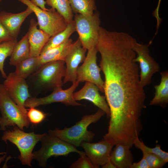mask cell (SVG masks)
<instances>
[{"instance_id": "16", "label": "cell", "mask_w": 168, "mask_h": 168, "mask_svg": "<svg viewBox=\"0 0 168 168\" xmlns=\"http://www.w3.org/2000/svg\"><path fill=\"white\" fill-rule=\"evenodd\" d=\"M30 23L27 33L30 45V56L38 57L51 36L44 31L37 28V22L34 19H30Z\"/></svg>"}, {"instance_id": "35", "label": "cell", "mask_w": 168, "mask_h": 168, "mask_svg": "<svg viewBox=\"0 0 168 168\" xmlns=\"http://www.w3.org/2000/svg\"><path fill=\"white\" fill-rule=\"evenodd\" d=\"M101 167L103 168H116L111 161L110 156L106 163Z\"/></svg>"}, {"instance_id": "25", "label": "cell", "mask_w": 168, "mask_h": 168, "mask_svg": "<svg viewBox=\"0 0 168 168\" xmlns=\"http://www.w3.org/2000/svg\"><path fill=\"white\" fill-rule=\"evenodd\" d=\"M46 4L56 10L68 24L73 20V15L68 0H45Z\"/></svg>"}, {"instance_id": "11", "label": "cell", "mask_w": 168, "mask_h": 168, "mask_svg": "<svg viewBox=\"0 0 168 168\" xmlns=\"http://www.w3.org/2000/svg\"><path fill=\"white\" fill-rule=\"evenodd\" d=\"M79 83L76 81L72 83L70 87L65 90H63L62 87L57 88L50 95L43 97H30L26 101L25 107H35L55 102H61L67 106L81 105H82L77 102L73 97V93Z\"/></svg>"}, {"instance_id": "24", "label": "cell", "mask_w": 168, "mask_h": 168, "mask_svg": "<svg viewBox=\"0 0 168 168\" xmlns=\"http://www.w3.org/2000/svg\"><path fill=\"white\" fill-rule=\"evenodd\" d=\"M73 12L86 16L92 15L96 9V0H68Z\"/></svg>"}, {"instance_id": "21", "label": "cell", "mask_w": 168, "mask_h": 168, "mask_svg": "<svg viewBox=\"0 0 168 168\" xmlns=\"http://www.w3.org/2000/svg\"><path fill=\"white\" fill-rule=\"evenodd\" d=\"M30 45L27 33L15 46L10 56L9 63L16 66L21 61L30 57Z\"/></svg>"}, {"instance_id": "9", "label": "cell", "mask_w": 168, "mask_h": 168, "mask_svg": "<svg viewBox=\"0 0 168 168\" xmlns=\"http://www.w3.org/2000/svg\"><path fill=\"white\" fill-rule=\"evenodd\" d=\"M151 43L143 44L137 41L133 48L136 54L134 61L139 64L140 83L144 87L151 83L153 75L160 70L158 63L150 54L149 47Z\"/></svg>"}, {"instance_id": "31", "label": "cell", "mask_w": 168, "mask_h": 168, "mask_svg": "<svg viewBox=\"0 0 168 168\" xmlns=\"http://www.w3.org/2000/svg\"><path fill=\"white\" fill-rule=\"evenodd\" d=\"M13 39L0 20V43Z\"/></svg>"}, {"instance_id": "7", "label": "cell", "mask_w": 168, "mask_h": 168, "mask_svg": "<svg viewBox=\"0 0 168 168\" xmlns=\"http://www.w3.org/2000/svg\"><path fill=\"white\" fill-rule=\"evenodd\" d=\"M73 20L76 31L83 47L88 50L96 46L100 27L99 12L96 11L89 16L76 14Z\"/></svg>"}, {"instance_id": "18", "label": "cell", "mask_w": 168, "mask_h": 168, "mask_svg": "<svg viewBox=\"0 0 168 168\" xmlns=\"http://www.w3.org/2000/svg\"><path fill=\"white\" fill-rule=\"evenodd\" d=\"M110 154V159L117 168H130L133 158L130 148L122 143H119Z\"/></svg>"}, {"instance_id": "22", "label": "cell", "mask_w": 168, "mask_h": 168, "mask_svg": "<svg viewBox=\"0 0 168 168\" xmlns=\"http://www.w3.org/2000/svg\"><path fill=\"white\" fill-rule=\"evenodd\" d=\"M15 66L14 72L19 76L26 79L36 72L41 65L38 56H30Z\"/></svg>"}, {"instance_id": "29", "label": "cell", "mask_w": 168, "mask_h": 168, "mask_svg": "<svg viewBox=\"0 0 168 168\" xmlns=\"http://www.w3.org/2000/svg\"><path fill=\"white\" fill-rule=\"evenodd\" d=\"M149 168H160L166 163L161 158L153 154L142 152Z\"/></svg>"}, {"instance_id": "6", "label": "cell", "mask_w": 168, "mask_h": 168, "mask_svg": "<svg viewBox=\"0 0 168 168\" xmlns=\"http://www.w3.org/2000/svg\"><path fill=\"white\" fill-rule=\"evenodd\" d=\"M40 148L33 152V158L42 167H45L48 159L52 156H66L71 152L79 155L83 152L78 150L74 146L49 133H46L41 140Z\"/></svg>"}, {"instance_id": "34", "label": "cell", "mask_w": 168, "mask_h": 168, "mask_svg": "<svg viewBox=\"0 0 168 168\" xmlns=\"http://www.w3.org/2000/svg\"><path fill=\"white\" fill-rule=\"evenodd\" d=\"M161 0H158V4L156 8L155 9L153 13L154 16L155 17L156 21H160L161 18L160 17L159 14V10Z\"/></svg>"}, {"instance_id": "3", "label": "cell", "mask_w": 168, "mask_h": 168, "mask_svg": "<svg viewBox=\"0 0 168 168\" xmlns=\"http://www.w3.org/2000/svg\"><path fill=\"white\" fill-rule=\"evenodd\" d=\"M65 63L58 60L46 63L28 78V84L38 93L47 90L62 87V78L66 72Z\"/></svg>"}, {"instance_id": "23", "label": "cell", "mask_w": 168, "mask_h": 168, "mask_svg": "<svg viewBox=\"0 0 168 168\" xmlns=\"http://www.w3.org/2000/svg\"><path fill=\"white\" fill-rule=\"evenodd\" d=\"M75 31V23L73 20L72 22L68 24L65 29L49 38L42 49L40 53L56 47L63 43L68 40L70 36Z\"/></svg>"}, {"instance_id": "32", "label": "cell", "mask_w": 168, "mask_h": 168, "mask_svg": "<svg viewBox=\"0 0 168 168\" xmlns=\"http://www.w3.org/2000/svg\"><path fill=\"white\" fill-rule=\"evenodd\" d=\"M130 168H149L147 161L143 156L142 158L138 162L133 163Z\"/></svg>"}, {"instance_id": "10", "label": "cell", "mask_w": 168, "mask_h": 168, "mask_svg": "<svg viewBox=\"0 0 168 168\" xmlns=\"http://www.w3.org/2000/svg\"><path fill=\"white\" fill-rule=\"evenodd\" d=\"M82 64L78 68L76 72V81L91 82L96 85L99 90L104 92V82L100 75V68L97 63L98 51L96 46L89 49Z\"/></svg>"}, {"instance_id": "28", "label": "cell", "mask_w": 168, "mask_h": 168, "mask_svg": "<svg viewBox=\"0 0 168 168\" xmlns=\"http://www.w3.org/2000/svg\"><path fill=\"white\" fill-rule=\"evenodd\" d=\"M27 110L26 115L30 122L35 124L42 122L45 118L46 114L34 107H31Z\"/></svg>"}, {"instance_id": "14", "label": "cell", "mask_w": 168, "mask_h": 168, "mask_svg": "<svg viewBox=\"0 0 168 168\" xmlns=\"http://www.w3.org/2000/svg\"><path fill=\"white\" fill-rule=\"evenodd\" d=\"M85 153L96 168L104 165L110 156L113 146L105 140L96 143L83 142L81 145Z\"/></svg>"}, {"instance_id": "2", "label": "cell", "mask_w": 168, "mask_h": 168, "mask_svg": "<svg viewBox=\"0 0 168 168\" xmlns=\"http://www.w3.org/2000/svg\"><path fill=\"white\" fill-rule=\"evenodd\" d=\"M105 114L99 109L95 114L83 116L81 120L72 127L63 129H49L48 133L76 147H81L83 142H91L95 136L94 133L87 130L88 126L97 122Z\"/></svg>"}, {"instance_id": "15", "label": "cell", "mask_w": 168, "mask_h": 168, "mask_svg": "<svg viewBox=\"0 0 168 168\" xmlns=\"http://www.w3.org/2000/svg\"><path fill=\"white\" fill-rule=\"evenodd\" d=\"M99 91L98 87L95 84L86 82L81 89L73 93V97L76 101L85 100L91 102L110 117V110L105 96L101 95Z\"/></svg>"}, {"instance_id": "19", "label": "cell", "mask_w": 168, "mask_h": 168, "mask_svg": "<svg viewBox=\"0 0 168 168\" xmlns=\"http://www.w3.org/2000/svg\"><path fill=\"white\" fill-rule=\"evenodd\" d=\"M73 43L72 40L69 38L60 45L40 53L38 58L41 65L52 61H64L66 55L71 49Z\"/></svg>"}, {"instance_id": "33", "label": "cell", "mask_w": 168, "mask_h": 168, "mask_svg": "<svg viewBox=\"0 0 168 168\" xmlns=\"http://www.w3.org/2000/svg\"><path fill=\"white\" fill-rule=\"evenodd\" d=\"M30 1L35 5L44 10L47 11L48 9L45 7L46 3L44 0H30Z\"/></svg>"}, {"instance_id": "38", "label": "cell", "mask_w": 168, "mask_h": 168, "mask_svg": "<svg viewBox=\"0 0 168 168\" xmlns=\"http://www.w3.org/2000/svg\"><path fill=\"white\" fill-rule=\"evenodd\" d=\"M2 0H0V3L1 2Z\"/></svg>"}, {"instance_id": "36", "label": "cell", "mask_w": 168, "mask_h": 168, "mask_svg": "<svg viewBox=\"0 0 168 168\" xmlns=\"http://www.w3.org/2000/svg\"><path fill=\"white\" fill-rule=\"evenodd\" d=\"M7 156V153L3 155V156H0V165L2 162L5 159Z\"/></svg>"}, {"instance_id": "12", "label": "cell", "mask_w": 168, "mask_h": 168, "mask_svg": "<svg viewBox=\"0 0 168 168\" xmlns=\"http://www.w3.org/2000/svg\"><path fill=\"white\" fill-rule=\"evenodd\" d=\"M2 84L11 98L21 112L26 115L27 110L25 103L31 96L26 79L19 76L14 72H12L5 78Z\"/></svg>"}, {"instance_id": "20", "label": "cell", "mask_w": 168, "mask_h": 168, "mask_svg": "<svg viewBox=\"0 0 168 168\" xmlns=\"http://www.w3.org/2000/svg\"><path fill=\"white\" fill-rule=\"evenodd\" d=\"M161 81L159 85L154 86L155 95L150 101V105H158L165 107L168 103V72H161Z\"/></svg>"}, {"instance_id": "5", "label": "cell", "mask_w": 168, "mask_h": 168, "mask_svg": "<svg viewBox=\"0 0 168 168\" xmlns=\"http://www.w3.org/2000/svg\"><path fill=\"white\" fill-rule=\"evenodd\" d=\"M0 130L5 131L9 126H16L23 130L28 128L30 121L11 98L2 84L0 83Z\"/></svg>"}, {"instance_id": "13", "label": "cell", "mask_w": 168, "mask_h": 168, "mask_svg": "<svg viewBox=\"0 0 168 168\" xmlns=\"http://www.w3.org/2000/svg\"><path fill=\"white\" fill-rule=\"evenodd\" d=\"M86 50L82 46L79 38L73 42L64 60L66 67L63 84L68 82L73 83L76 81L77 70L79 64L83 62L86 58Z\"/></svg>"}, {"instance_id": "37", "label": "cell", "mask_w": 168, "mask_h": 168, "mask_svg": "<svg viewBox=\"0 0 168 168\" xmlns=\"http://www.w3.org/2000/svg\"><path fill=\"white\" fill-rule=\"evenodd\" d=\"M6 153V152H0V155H4Z\"/></svg>"}, {"instance_id": "8", "label": "cell", "mask_w": 168, "mask_h": 168, "mask_svg": "<svg viewBox=\"0 0 168 168\" xmlns=\"http://www.w3.org/2000/svg\"><path fill=\"white\" fill-rule=\"evenodd\" d=\"M30 8L36 15L39 29L51 36L65 29L68 23L63 16L52 8L47 11L35 5L30 0H18Z\"/></svg>"}, {"instance_id": "30", "label": "cell", "mask_w": 168, "mask_h": 168, "mask_svg": "<svg viewBox=\"0 0 168 168\" xmlns=\"http://www.w3.org/2000/svg\"><path fill=\"white\" fill-rule=\"evenodd\" d=\"M80 157L76 161L73 162L70 166L71 168H96L90 160L83 152L80 155Z\"/></svg>"}, {"instance_id": "27", "label": "cell", "mask_w": 168, "mask_h": 168, "mask_svg": "<svg viewBox=\"0 0 168 168\" xmlns=\"http://www.w3.org/2000/svg\"><path fill=\"white\" fill-rule=\"evenodd\" d=\"M133 145L142 152L154 154L162 159L166 163L168 161V153L162 150L159 144L156 145L155 147L150 148L146 146L138 138L134 141Z\"/></svg>"}, {"instance_id": "1", "label": "cell", "mask_w": 168, "mask_h": 168, "mask_svg": "<svg viewBox=\"0 0 168 168\" xmlns=\"http://www.w3.org/2000/svg\"><path fill=\"white\" fill-rule=\"evenodd\" d=\"M136 39L125 32L100 29L96 45L104 73V92L110 111L109 125L117 129L133 128L141 122L146 95L140 81Z\"/></svg>"}, {"instance_id": "4", "label": "cell", "mask_w": 168, "mask_h": 168, "mask_svg": "<svg viewBox=\"0 0 168 168\" xmlns=\"http://www.w3.org/2000/svg\"><path fill=\"white\" fill-rule=\"evenodd\" d=\"M46 133H26L15 126L12 130L4 131L1 139L6 143H7L8 141L15 144L20 152L18 158L22 164L31 167L33 149L37 143L41 140Z\"/></svg>"}, {"instance_id": "26", "label": "cell", "mask_w": 168, "mask_h": 168, "mask_svg": "<svg viewBox=\"0 0 168 168\" xmlns=\"http://www.w3.org/2000/svg\"><path fill=\"white\" fill-rule=\"evenodd\" d=\"M17 42V39H14L0 43V72L4 78L7 76L4 69L5 60L8 57L10 56Z\"/></svg>"}, {"instance_id": "39", "label": "cell", "mask_w": 168, "mask_h": 168, "mask_svg": "<svg viewBox=\"0 0 168 168\" xmlns=\"http://www.w3.org/2000/svg\"><path fill=\"white\" fill-rule=\"evenodd\" d=\"M0 117H1V116H0Z\"/></svg>"}, {"instance_id": "17", "label": "cell", "mask_w": 168, "mask_h": 168, "mask_svg": "<svg viewBox=\"0 0 168 168\" xmlns=\"http://www.w3.org/2000/svg\"><path fill=\"white\" fill-rule=\"evenodd\" d=\"M33 11L29 7L20 13H13L5 11L0 12V20L13 39H17L21 25Z\"/></svg>"}]
</instances>
